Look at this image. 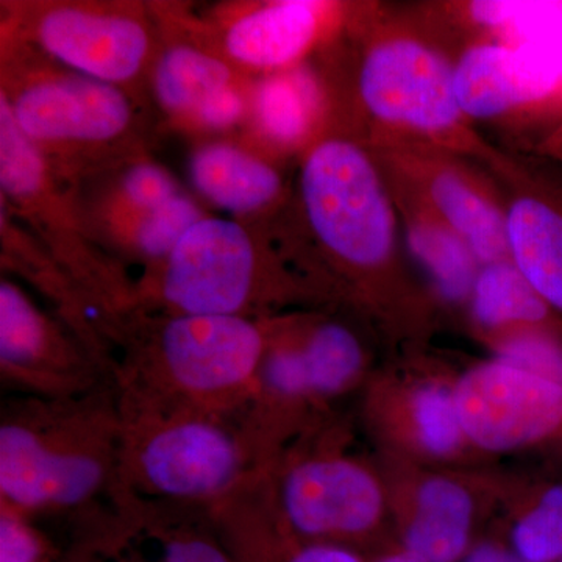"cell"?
Instances as JSON below:
<instances>
[{
  "label": "cell",
  "instance_id": "cell-15",
  "mask_svg": "<svg viewBox=\"0 0 562 562\" xmlns=\"http://www.w3.org/2000/svg\"><path fill=\"white\" fill-rule=\"evenodd\" d=\"M235 83L227 61L191 44L168 47L154 69L158 105L179 120L190 121L210 98Z\"/></svg>",
  "mask_w": 562,
  "mask_h": 562
},
{
  "label": "cell",
  "instance_id": "cell-31",
  "mask_svg": "<svg viewBox=\"0 0 562 562\" xmlns=\"http://www.w3.org/2000/svg\"><path fill=\"white\" fill-rule=\"evenodd\" d=\"M286 562H362L361 558L346 547L335 543H314L303 547Z\"/></svg>",
  "mask_w": 562,
  "mask_h": 562
},
{
  "label": "cell",
  "instance_id": "cell-22",
  "mask_svg": "<svg viewBox=\"0 0 562 562\" xmlns=\"http://www.w3.org/2000/svg\"><path fill=\"white\" fill-rule=\"evenodd\" d=\"M413 247L430 269L443 294L461 299L472 290L476 280L473 273L475 255L460 236L441 228L419 225L413 232Z\"/></svg>",
  "mask_w": 562,
  "mask_h": 562
},
{
  "label": "cell",
  "instance_id": "cell-5",
  "mask_svg": "<svg viewBox=\"0 0 562 562\" xmlns=\"http://www.w3.org/2000/svg\"><path fill=\"white\" fill-rule=\"evenodd\" d=\"M257 277V246L246 227L203 216L162 261L158 288L173 314L244 316Z\"/></svg>",
  "mask_w": 562,
  "mask_h": 562
},
{
  "label": "cell",
  "instance_id": "cell-30",
  "mask_svg": "<svg viewBox=\"0 0 562 562\" xmlns=\"http://www.w3.org/2000/svg\"><path fill=\"white\" fill-rule=\"evenodd\" d=\"M247 99L238 83L225 88L192 114V124L206 131H227L246 116Z\"/></svg>",
  "mask_w": 562,
  "mask_h": 562
},
{
  "label": "cell",
  "instance_id": "cell-27",
  "mask_svg": "<svg viewBox=\"0 0 562 562\" xmlns=\"http://www.w3.org/2000/svg\"><path fill=\"white\" fill-rule=\"evenodd\" d=\"M562 386V346L549 336L531 335L514 339L501 360Z\"/></svg>",
  "mask_w": 562,
  "mask_h": 562
},
{
  "label": "cell",
  "instance_id": "cell-29",
  "mask_svg": "<svg viewBox=\"0 0 562 562\" xmlns=\"http://www.w3.org/2000/svg\"><path fill=\"white\" fill-rule=\"evenodd\" d=\"M261 380L272 394L295 397L310 392L308 376L301 349H280L265 357Z\"/></svg>",
  "mask_w": 562,
  "mask_h": 562
},
{
  "label": "cell",
  "instance_id": "cell-26",
  "mask_svg": "<svg viewBox=\"0 0 562 562\" xmlns=\"http://www.w3.org/2000/svg\"><path fill=\"white\" fill-rule=\"evenodd\" d=\"M413 413L417 435L428 452L442 457L460 446L464 430L452 391L435 384L422 387L414 397Z\"/></svg>",
  "mask_w": 562,
  "mask_h": 562
},
{
  "label": "cell",
  "instance_id": "cell-4",
  "mask_svg": "<svg viewBox=\"0 0 562 562\" xmlns=\"http://www.w3.org/2000/svg\"><path fill=\"white\" fill-rule=\"evenodd\" d=\"M265 336L246 316H184L157 333V366L181 397L228 402L246 394L265 360Z\"/></svg>",
  "mask_w": 562,
  "mask_h": 562
},
{
  "label": "cell",
  "instance_id": "cell-17",
  "mask_svg": "<svg viewBox=\"0 0 562 562\" xmlns=\"http://www.w3.org/2000/svg\"><path fill=\"white\" fill-rule=\"evenodd\" d=\"M430 194L443 220L475 258L486 265L503 261L508 251L506 221L482 194L452 172L438 173L431 180Z\"/></svg>",
  "mask_w": 562,
  "mask_h": 562
},
{
  "label": "cell",
  "instance_id": "cell-19",
  "mask_svg": "<svg viewBox=\"0 0 562 562\" xmlns=\"http://www.w3.org/2000/svg\"><path fill=\"white\" fill-rule=\"evenodd\" d=\"M43 436L46 509L77 508L91 501L106 479L105 458L94 446H81L76 439Z\"/></svg>",
  "mask_w": 562,
  "mask_h": 562
},
{
  "label": "cell",
  "instance_id": "cell-23",
  "mask_svg": "<svg viewBox=\"0 0 562 562\" xmlns=\"http://www.w3.org/2000/svg\"><path fill=\"white\" fill-rule=\"evenodd\" d=\"M202 217V210L190 195L181 192L161 209L133 222L125 231H128L133 249L143 257L162 262L171 255L184 233Z\"/></svg>",
  "mask_w": 562,
  "mask_h": 562
},
{
  "label": "cell",
  "instance_id": "cell-13",
  "mask_svg": "<svg viewBox=\"0 0 562 562\" xmlns=\"http://www.w3.org/2000/svg\"><path fill=\"white\" fill-rule=\"evenodd\" d=\"M514 266L539 297L562 312V209L539 198L514 202L506 217Z\"/></svg>",
  "mask_w": 562,
  "mask_h": 562
},
{
  "label": "cell",
  "instance_id": "cell-7",
  "mask_svg": "<svg viewBox=\"0 0 562 562\" xmlns=\"http://www.w3.org/2000/svg\"><path fill=\"white\" fill-rule=\"evenodd\" d=\"M462 430L487 450H512L562 427V386L503 361L462 376L453 392Z\"/></svg>",
  "mask_w": 562,
  "mask_h": 562
},
{
  "label": "cell",
  "instance_id": "cell-9",
  "mask_svg": "<svg viewBox=\"0 0 562 562\" xmlns=\"http://www.w3.org/2000/svg\"><path fill=\"white\" fill-rule=\"evenodd\" d=\"M284 516L310 538L368 531L379 520L383 495L371 473L344 460L303 462L281 491Z\"/></svg>",
  "mask_w": 562,
  "mask_h": 562
},
{
  "label": "cell",
  "instance_id": "cell-6",
  "mask_svg": "<svg viewBox=\"0 0 562 562\" xmlns=\"http://www.w3.org/2000/svg\"><path fill=\"white\" fill-rule=\"evenodd\" d=\"M33 38L52 60L114 87L143 72L154 46L149 22L139 13L83 3L44 7L33 22Z\"/></svg>",
  "mask_w": 562,
  "mask_h": 562
},
{
  "label": "cell",
  "instance_id": "cell-20",
  "mask_svg": "<svg viewBox=\"0 0 562 562\" xmlns=\"http://www.w3.org/2000/svg\"><path fill=\"white\" fill-rule=\"evenodd\" d=\"M547 306L514 262L487 265L473 284V310L484 325L539 322L547 317Z\"/></svg>",
  "mask_w": 562,
  "mask_h": 562
},
{
  "label": "cell",
  "instance_id": "cell-2",
  "mask_svg": "<svg viewBox=\"0 0 562 562\" xmlns=\"http://www.w3.org/2000/svg\"><path fill=\"white\" fill-rule=\"evenodd\" d=\"M132 465L154 494L209 501L227 494L243 479L246 450L206 414L157 413L132 438Z\"/></svg>",
  "mask_w": 562,
  "mask_h": 562
},
{
  "label": "cell",
  "instance_id": "cell-34",
  "mask_svg": "<svg viewBox=\"0 0 562 562\" xmlns=\"http://www.w3.org/2000/svg\"><path fill=\"white\" fill-rule=\"evenodd\" d=\"M561 68H562V46H561Z\"/></svg>",
  "mask_w": 562,
  "mask_h": 562
},
{
  "label": "cell",
  "instance_id": "cell-25",
  "mask_svg": "<svg viewBox=\"0 0 562 562\" xmlns=\"http://www.w3.org/2000/svg\"><path fill=\"white\" fill-rule=\"evenodd\" d=\"M181 194L171 173L150 161L132 162L121 173L116 214L124 228Z\"/></svg>",
  "mask_w": 562,
  "mask_h": 562
},
{
  "label": "cell",
  "instance_id": "cell-14",
  "mask_svg": "<svg viewBox=\"0 0 562 562\" xmlns=\"http://www.w3.org/2000/svg\"><path fill=\"white\" fill-rule=\"evenodd\" d=\"M473 505L461 484L431 479L422 484L405 535V552L422 562H460L471 539Z\"/></svg>",
  "mask_w": 562,
  "mask_h": 562
},
{
  "label": "cell",
  "instance_id": "cell-8",
  "mask_svg": "<svg viewBox=\"0 0 562 562\" xmlns=\"http://www.w3.org/2000/svg\"><path fill=\"white\" fill-rule=\"evenodd\" d=\"M362 101L382 121L422 132L460 125L453 70L424 44L394 40L369 52L360 76Z\"/></svg>",
  "mask_w": 562,
  "mask_h": 562
},
{
  "label": "cell",
  "instance_id": "cell-18",
  "mask_svg": "<svg viewBox=\"0 0 562 562\" xmlns=\"http://www.w3.org/2000/svg\"><path fill=\"white\" fill-rule=\"evenodd\" d=\"M251 102L261 132L276 143L294 144L312 125L319 92L305 70L292 69L260 81Z\"/></svg>",
  "mask_w": 562,
  "mask_h": 562
},
{
  "label": "cell",
  "instance_id": "cell-11",
  "mask_svg": "<svg viewBox=\"0 0 562 562\" xmlns=\"http://www.w3.org/2000/svg\"><path fill=\"white\" fill-rule=\"evenodd\" d=\"M321 18L322 3L306 0L269 3L247 11L225 31V54L246 68H284L312 46Z\"/></svg>",
  "mask_w": 562,
  "mask_h": 562
},
{
  "label": "cell",
  "instance_id": "cell-3",
  "mask_svg": "<svg viewBox=\"0 0 562 562\" xmlns=\"http://www.w3.org/2000/svg\"><path fill=\"white\" fill-rule=\"evenodd\" d=\"M0 95L44 157L117 144L135 120L131 98L121 87L72 70H35Z\"/></svg>",
  "mask_w": 562,
  "mask_h": 562
},
{
  "label": "cell",
  "instance_id": "cell-16",
  "mask_svg": "<svg viewBox=\"0 0 562 562\" xmlns=\"http://www.w3.org/2000/svg\"><path fill=\"white\" fill-rule=\"evenodd\" d=\"M57 336L31 299L11 281L0 283V360L2 369L20 375H50L57 366ZM47 380V379H46Z\"/></svg>",
  "mask_w": 562,
  "mask_h": 562
},
{
  "label": "cell",
  "instance_id": "cell-12",
  "mask_svg": "<svg viewBox=\"0 0 562 562\" xmlns=\"http://www.w3.org/2000/svg\"><path fill=\"white\" fill-rule=\"evenodd\" d=\"M194 190L217 209L233 214L257 213L280 195L276 169L255 155L227 143H211L192 154Z\"/></svg>",
  "mask_w": 562,
  "mask_h": 562
},
{
  "label": "cell",
  "instance_id": "cell-35",
  "mask_svg": "<svg viewBox=\"0 0 562 562\" xmlns=\"http://www.w3.org/2000/svg\"><path fill=\"white\" fill-rule=\"evenodd\" d=\"M560 562H562V560Z\"/></svg>",
  "mask_w": 562,
  "mask_h": 562
},
{
  "label": "cell",
  "instance_id": "cell-10",
  "mask_svg": "<svg viewBox=\"0 0 562 562\" xmlns=\"http://www.w3.org/2000/svg\"><path fill=\"white\" fill-rule=\"evenodd\" d=\"M453 77L461 113L487 120L553 94L562 81L561 58L531 44H483L462 55Z\"/></svg>",
  "mask_w": 562,
  "mask_h": 562
},
{
  "label": "cell",
  "instance_id": "cell-24",
  "mask_svg": "<svg viewBox=\"0 0 562 562\" xmlns=\"http://www.w3.org/2000/svg\"><path fill=\"white\" fill-rule=\"evenodd\" d=\"M513 552L527 562L562 560V484L543 492L513 530Z\"/></svg>",
  "mask_w": 562,
  "mask_h": 562
},
{
  "label": "cell",
  "instance_id": "cell-32",
  "mask_svg": "<svg viewBox=\"0 0 562 562\" xmlns=\"http://www.w3.org/2000/svg\"><path fill=\"white\" fill-rule=\"evenodd\" d=\"M460 562H527L514 552L502 549L498 546H491V543H483V546L475 547L471 552L465 553Z\"/></svg>",
  "mask_w": 562,
  "mask_h": 562
},
{
  "label": "cell",
  "instance_id": "cell-21",
  "mask_svg": "<svg viewBox=\"0 0 562 562\" xmlns=\"http://www.w3.org/2000/svg\"><path fill=\"white\" fill-rule=\"evenodd\" d=\"M310 392L327 395L344 390L360 372V342L347 328L328 324L317 328L301 349Z\"/></svg>",
  "mask_w": 562,
  "mask_h": 562
},
{
  "label": "cell",
  "instance_id": "cell-28",
  "mask_svg": "<svg viewBox=\"0 0 562 562\" xmlns=\"http://www.w3.org/2000/svg\"><path fill=\"white\" fill-rule=\"evenodd\" d=\"M0 562H46L43 538L22 514L5 506L0 517Z\"/></svg>",
  "mask_w": 562,
  "mask_h": 562
},
{
  "label": "cell",
  "instance_id": "cell-33",
  "mask_svg": "<svg viewBox=\"0 0 562 562\" xmlns=\"http://www.w3.org/2000/svg\"><path fill=\"white\" fill-rule=\"evenodd\" d=\"M379 562H422L419 560H416V558L412 557V554L402 552V553H395L390 554V557L383 558V560H380Z\"/></svg>",
  "mask_w": 562,
  "mask_h": 562
},
{
  "label": "cell",
  "instance_id": "cell-1",
  "mask_svg": "<svg viewBox=\"0 0 562 562\" xmlns=\"http://www.w3.org/2000/svg\"><path fill=\"white\" fill-rule=\"evenodd\" d=\"M302 201L319 241L349 265H382L394 247V216L364 151L349 140L314 147L302 169Z\"/></svg>",
  "mask_w": 562,
  "mask_h": 562
}]
</instances>
